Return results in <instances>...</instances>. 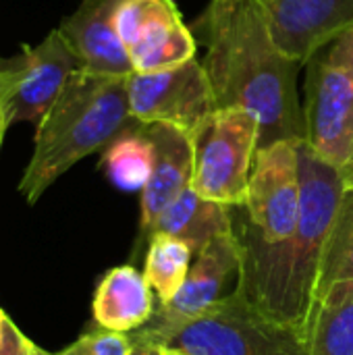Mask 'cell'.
<instances>
[{"label": "cell", "instance_id": "6da1fadb", "mask_svg": "<svg viewBox=\"0 0 353 355\" xmlns=\"http://www.w3.org/2000/svg\"><path fill=\"white\" fill-rule=\"evenodd\" d=\"M216 106H239L260 121V148L279 139L304 141V62L277 44L264 10L252 0H208L191 23Z\"/></svg>", "mask_w": 353, "mask_h": 355}, {"label": "cell", "instance_id": "7a4b0ae2", "mask_svg": "<svg viewBox=\"0 0 353 355\" xmlns=\"http://www.w3.org/2000/svg\"><path fill=\"white\" fill-rule=\"evenodd\" d=\"M302 202L293 235L281 243H264L235 229L241 262L235 289L268 318L306 327L322 262L343 191L345 177L320 160L306 141H300Z\"/></svg>", "mask_w": 353, "mask_h": 355}, {"label": "cell", "instance_id": "3957f363", "mask_svg": "<svg viewBox=\"0 0 353 355\" xmlns=\"http://www.w3.org/2000/svg\"><path fill=\"white\" fill-rule=\"evenodd\" d=\"M131 123L127 77L77 69L35 127L33 152L19 181L23 200L33 206L69 168L102 152Z\"/></svg>", "mask_w": 353, "mask_h": 355}, {"label": "cell", "instance_id": "277c9868", "mask_svg": "<svg viewBox=\"0 0 353 355\" xmlns=\"http://www.w3.org/2000/svg\"><path fill=\"white\" fill-rule=\"evenodd\" d=\"M306 146L345 175L353 171V23L304 64Z\"/></svg>", "mask_w": 353, "mask_h": 355}, {"label": "cell", "instance_id": "5b68a950", "mask_svg": "<svg viewBox=\"0 0 353 355\" xmlns=\"http://www.w3.org/2000/svg\"><path fill=\"white\" fill-rule=\"evenodd\" d=\"M189 355H308L306 327L277 322L239 289L181 329L169 345Z\"/></svg>", "mask_w": 353, "mask_h": 355}, {"label": "cell", "instance_id": "8992f818", "mask_svg": "<svg viewBox=\"0 0 353 355\" xmlns=\"http://www.w3.org/2000/svg\"><path fill=\"white\" fill-rule=\"evenodd\" d=\"M260 121L246 108H216L193 135L191 189L206 200L243 208L256 152Z\"/></svg>", "mask_w": 353, "mask_h": 355}, {"label": "cell", "instance_id": "52a82bcc", "mask_svg": "<svg viewBox=\"0 0 353 355\" xmlns=\"http://www.w3.org/2000/svg\"><path fill=\"white\" fill-rule=\"evenodd\" d=\"M302 202L300 141L279 139L258 148L246 198V223L233 225L264 243L289 239L298 227Z\"/></svg>", "mask_w": 353, "mask_h": 355}, {"label": "cell", "instance_id": "ba28073f", "mask_svg": "<svg viewBox=\"0 0 353 355\" xmlns=\"http://www.w3.org/2000/svg\"><path fill=\"white\" fill-rule=\"evenodd\" d=\"M127 98L135 123L169 125L191 139L218 108L208 73L198 56L166 71H133L127 77Z\"/></svg>", "mask_w": 353, "mask_h": 355}, {"label": "cell", "instance_id": "9c48e42d", "mask_svg": "<svg viewBox=\"0 0 353 355\" xmlns=\"http://www.w3.org/2000/svg\"><path fill=\"white\" fill-rule=\"evenodd\" d=\"M241 248L235 229L212 239L191 264V270L166 304H156L152 318L137 331L129 333L133 341H148L166 347L169 341L189 322L208 312L221 297L227 281L239 272Z\"/></svg>", "mask_w": 353, "mask_h": 355}, {"label": "cell", "instance_id": "30bf717a", "mask_svg": "<svg viewBox=\"0 0 353 355\" xmlns=\"http://www.w3.org/2000/svg\"><path fill=\"white\" fill-rule=\"evenodd\" d=\"M114 29L135 73L175 69L198 56V40L175 0H121Z\"/></svg>", "mask_w": 353, "mask_h": 355}, {"label": "cell", "instance_id": "8fae6325", "mask_svg": "<svg viewBox=\"0 0 353 355\" xmlns=\"http://www.w3.org/2000/svg\"><path fill=\"white\" fill-rule=\"evenodd\" d=\"M6 67L10 77V125L29 123L37 127L69 77L81 69V62L56 27L40 44L23 46L17 56L6 58Z\"/></svg>", "mask_w": 353, "mask_h": 355}, {"label": "cell", "instance_id": "7c38bea8", "mask_svg": "<svg viewBox=\"0 0 353 355\" xmlns=\"http://www.w3.org/2000/svg\"><path fill=\"white\" fill-rule=\"evenodd\" d=\"M273 29L281 50L300 62L353 23V0H252Z\"/></svg>", "mask_w": 353, "mask_h": 355}, {"label": "cell", "instance_id": "4fadbf2b", "mask_svg": "<svg viewBox=\"0 0 353 355\" xmlns=\"http://www.w3.org/2000/svg\"><path fill=\"white\" fill-rule=\"evenodd\" d=\"M144 129L154 141L156 158L152 175L141 189V216L133 256L148 248L154 223L173 200L191 187L193 177V139L189 135L169 125H144Z\"/></svg>", "mask_w": 353, "mask_h": 355}, {"label": "cell", "instance_id": "5bb4252c", "mask_svg": "<svg viewBox=\"0 0 353 355\" xmlns=\"http://www.w3.org/2000/svg\"><path fill=\"white\" fill-rule=\"evenodd\" d=\"M121 0H81L58 25V31L77 54L81 69L129 77L133 73L129 54L114 29V8Z\"/></svg>", "mask_w": 353, "mask_h": 355}, {"label": "cell", "instance_id": "9a60e30c", "mask_svg": "<svg viewBox=\"0 0 353 355\" xmlns=\"http://www.w3.org/2000/svg\"><path fill=\"white\" fill-rule=\"evenodd\" d=\"M156 312L152 287L144 272L131 264L110 268L96 287L92 316L96 327L114 333L141 329Z\"/></svg>", "mask_w": 353, "mask_h": 355}, {"label": "cell", "instance_id": "2e32d148", "mask_svg": "<svg viewBox=\"0 0 353 355\" xmlns=\"http://www.w3.org/2000/svg\"><path fill=\"white\" fill-rule=\"evenodd\" d=\"M233 210L235 208L206 200L187 187L158 216L152 227V235L164 233L177 237L185 241L198 256L212 239L233 231Z\"/></svg>", "mask_w": 353, "mask_h": 355}, {"label": "cell", "instance_id": "e0dca14e", "mask_svg": "<svg viewBox=\"0 0 353 355\" xmlns=\"http://www.w3.org/2000/svg\"><path fill=\"white\" fill-rule=\"evenodd\" d=\"M308 355H353V281L314 295L308 320Z\"/></svg>", "mask_w": 353, "mask_h": 355}, {"label": "cell", "instance_id": "ac0fdd59", "mask_svg": "<svg viewBox=\"0 0 353 355\" xmlns=\"http://www.w3.org/2000/svg\"><path fill=\"white\" fill-rule=\"evenodd\" d=\"M154 141L146 133L144 125L127 127L104 150L100 166L110 183L123 191H141L154 168Z\"/></svg>", "mask_w": 353, "mask_h": 355}, {"label": "cell", "instance_id": "d6986e66", "mask_svg": "<svg viewBox=\"0 0 353 355\" xmlns=\"http://www.w3.org/2000/svg\"><path fill=\"white\" fill-rule=\"evenodd\" d=\"M191 248L171 235L154 233L146 248V262H144V275L152 287V291L158 297V304H166L175 297V293L185 283L191 260H193Z\"/></svg>", "mask_w": 353, "mask_h": 355}, {"label": "cell", "instance_id": "ffe728a7", "mask_svg": "<svg viewBox=\"0 0 353 355\" xmlns=\"http://www.w3.org/2000/svg\"><path fill=\"white\" fill-rule=\"evenodd\" d=\"M339 281H353V185H345L331 235L327 239L316 293Z\"/></svg>", "mask_w": 353, "mask_h": 355}, {"label": "cell", "instance_id": "44dd1931", "mask_svg": "<svg viewBox=\"0 0 353 355\" xmlns=\"http://www.w3.org/2000/svg\"><path fill=\"white\" fill-rule=\"evenodd\" d=\"M133 339L129 333H114L94 327L56 355H131Z\"/></svg>", "mask_w": 353, "mask_h": 355}, {"label": "cell", "instance_id": "7402d4cb", "mask_svg": "<svg viewBox=\"0 0 353 355\" xmlns=\"http://www.w3.org/2000/svg\"><path fill=\"white\" fill-rule=\"evenodd\" d=\"M31 345L33 341H29L8 316L4 324V343H2L0 355H31Z\"/></svg>", "mask_w": 353, "mask_h": 355}, {"label": "cell", "instance_id": "603a6c76", "mask_svg": "<svg viewBox=\"0 0 353 355\" xmlns=\"http://www.w3.org/2000/svg\"><path fill=\"white\" fill-rule=\"evenodd\" d=\"M8 98H10V77H8V67L6 58H0V141H4L10 125V108H8Z\"/></svg>", "mask_w": 353, "mask_h": 355}, {"label": "cell", "instance_id": "cb8c5ba5", "mask_svg": "<svg viewBox=\"0 0 353 355\" xmlns=\"http://www.w3.org/2000/svg\"><path fill=\"white\" fill-rule=\"evenodd\" d=\"M131 355H166L162 345L156 343H148V341H133V349Z\"/></svg>", "mask_w": 353, "mask_h": 355}, {"label": "cell", "instance_id": "d4e9b609", "mask_svg": "<svg viewBox=\"0 0 353 355\" xmlns=\"http://www.w3.org/2000/svg\"><path fill=\"white\" fill-rule=\"evenodd\" d=\"M6 318H8V314L0 308V349H2V343H4V324H6Z\"/></svg>", "mask_w": 353, "mask_h": 355}, {"label": "cell", "instance_id": "484cf974", "mask_svg": "<svg viewBox=\"0 0 353 355\" xmlns=\"http://www.w3.org/2000/svg\"><path fill=\"white\" fill-rule=\"evenodd\" d=\"M31 355H56V354H50V352H46V349H42L40 345H31Z\"/></svg>", "mask_w": 353, "mask_h": 355}, {"label": "cell", "instance_id": "4316f807", "mask_svg": "<svg viewBox=\"0 0 353 355\" xmlns=\"http://www.w3.org/2000/svg\"><path fill=\"white\" fill-rule=\"evenodd\" d=\"M164 354L166 355H189V354H183V352H179V349H171V347H164Z\"/></svg>", "mask_w": 353, "mask_h": 355}, {"label": "cell", "instance_id": "83f0119b", "mask_svg": "<svg viewBox=\"0 0 353 355\" xmlns=\"http://www.w3.org/2000/svg\"><path fill=\"white\" fill-rule=\"evenodd\" d=\"M345 185H353V171L350 175H345Z\"/></svg>", "mask_w": 353, "mask_h": 355}, {"label": "cell", "instance_id": "f1b7e54d", "mask_svg": "<svg viewBox=\"0 0 353 355\" xmlns=\"http://www.w3.org/2000/svg\"><path fill=\"white\" fill-rule=\"evenodd\" d=\"M0 150H2V141H0Z\"/></svg>", "mask_w": 353, "mask_h": 355}]
</instances>
